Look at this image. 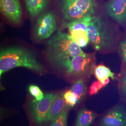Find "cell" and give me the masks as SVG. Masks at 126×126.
Segmentation results:
<instances>
[{
    "label": "cell",
    "mask_w": 126,
    "mask_h": 126,
    "mask_svg": "<svg viewBox=\"0 0 126 126\" xmlns=\"http://www.w3.org/2000/svg\"><path fill=\"white\" fill-rule=\"evenodd\" d=\"M84 53L70 34L58 31L47 42L46 54L51 65L65 69L72 59Z\"/></svg>",
    "instance_id": "cell-1"
},
{
    "label": "cell",
    "mask_w": 126,
    "mask_h": 126,
    "mask_svg": "<svg viewBox=\"0 0 126 126\" xmlns=\"http://www.w3.org/2000/svg\"><path fill=\"white\" fill-rule=\"evenodd\" d=\"M19 67L26 68L39 74L43 73L45 70L35 55L27 48L13 46L0 50V76L5 72Z\"/></svg>",
    "instance_id": "cell-2"
},
{
    "label": "cell",
    "mask_w": 126,
    "mask_h": 126,
    "mask_svg": "<svg viewBox=\"0 0 126 126\" xmlns=\"http://www.w3.org/2000/svg\"><path fill=\"white\" fill-rule=\"evenodd\" d=\"M90 43L97 51L107 50L114 43L113 32L106 22L100 16H94L87 27Z\"/></svg>",
    "instance_id": "cell-3"
},
{
    "label": "cell",
    "mask_w": 126,
    "mask_h": 126,
    "mask_svg": "<svg viewBox=\"0 0 126 126\" xmlns=\"http://www.w3.org/2000/svg\"><path fill=\"white\" fill-rule=\"evenodd\" d=\"M96 60L94 53H83L72 59L65 69L68 77L76 81H85L94 73Z\"/></svg>",
    "instance_id": "cell-4"
},
{
    "label": "cell",
    "mask_w": 126,
    "mask_h": 126,
    "mask_svg": "<svg viewBox=\"0 0 126 126\" xmlns=\"http://www.w3.org/2000/svg\"><path fill=\"white\" fill-rule=\"evenodd\" d=\"M60 7L63 17L71 22L94 15L97 4L95 0H60Z\"/></svg>",
    "instance_id": "cell-5"
},
{
    "label": "cell",
    "mask_w": 126,
    "mask_h": 126,
    "mask_svg": "<svg viewBox=\"0 0 126 126\" xmlns=\"http://www.w3.org/2000/svg\"><path fill=\"white\" fill-rule=\"evenodd\" d=\"M94 15H88L65 24L70 35L81 48L85 47L90 43L87 32V27Z\"/></svg>",
    "instance_id": "cell-6"
},
{
    "label": "cell",
    "mask_w": 126,
    "mask_h": 126,
    "mask_svg": "<svg viewBox=\"0 0 126 126\" xmlns=\"http://www.w3.org/2000/svg\"><path fill=\"white\" fill-rule=\"evenodd\" d=\"M57 28L55 14L50 11L42 14L36 21L34 27V36L42 41L50 38Z\"/></svg>",
    "instance_id": "cell-7"
},
{
    "label": "cell",
    "mask_w": 126,
    "mask_h": 126,
    "mask_svg": "<svg viewBox=\"0 0 126 126\" xmlns=\"http://www.w3.org/2000/svg\"><path fill=\"white\" fill-rule=\"evenodd\" d=\"M96 126H126V106L117 104L104 113Z\"/></svg>",
    "instance_id": "cell-8"
},
{
    "label": "cell",
    "mask_w": 126,
    "mask_h": 126,
    "mask_svg": "<svg viewBox=\"0 0 126 126\" xmlns=\"http://www.w3.org/2000/svg\"><path fill=\"white\" fill-rule=\"evenodd\" d=\"M55 94H47L41 100L32 101L31 111L32 119L36 123L41 124L46 122L50 108Z\"/></svg>",
    "instance_id": "cell-9"
},
{
    "label": "cell",
    "mask_w": 126,
    "mask_h": 126,
    "mask_svg": "<svg viewBox=\"0 0 126 126\" xmlns=\"http://www.w3.org/2000/svg\"><path fill=\"white\" fill-rule=\"evenodd\" d=\"M1 14L10 22L14 24L21 22L22 10L20 0H0Z\"/></svg>",
    "instance_id": "cell-10"
},
{
    "label": "cell",
    "mask_w": 126,
    "mask_h": 126,
    "mask_svg": "<svg viewBox=\"0 0 126 126\" xmlns=\"http://www.w3.org/2000/svg\"><path fill=\"white\" fill-rule=\"evenodd\" d=\"M106 13L120 24L125 22L126 0H109L105 5Z\"/></svg>",
    "instance_id": "cell-11"
},
{
    "label": "cell",
    "mask_w": 126,
    "mask_h": 126,
    "mask_svg": "<svg viewBox=\"0 0 126 126\" xmlns=\"http://www.w3.org/2000/svg\"><path fill=\"white\" fill-rule=\"evenodd\" d=\"M69 106L63 98V93L55 94L51 104L46 122H53L54 120L64 111Z\"/></svg>",
    "instance_id": "cell-12"
},
{
    "label": "cell",
    "mask_w": 126,
    "mask_h": 126,
    "mask_svg": "<svg viewBox=\"0 0 126 126\" xmlns=\"http://www.w3.org/2000/svg\"><path fill=\"white\" fill-rule=\"evenodd\" d=\"M97 116V114L94 112L85 108H82L77 113L75 126H91Z\"/></svg>",
    "instance_id": "cell-13"
},
{
    "label": "cell",
    "mask_w": 126,
    "mask_h": 126,
    "mask_svg": "<svg viewBox=\"0 0 126 126\" xmlns=\"http://www.w3.org/2000/svg\"><path fill=\"white\" fill-rule=\"evenodd\" d=\"M27 9L32 18H35L48 7L50 0H25Z\"/></svg>",
    "instance_id": "cell-14"
},
{
    "label": "cell",
    "mask_w": 126,
    "mask_h": 126,
    "mask_svg": "<svg viewBox=\"0 0 126 126\" xmlns=\"http://www.w3.org/2000/svg\"><path fill=\"white\" fill-rule=\"evenodd\" d=\"M94 74L98 80L106 86L109 82V78L113 80L115 79V74L109 68L104 65H99L95 68Z\"/></svg>",
    "instance_id": "cell-15"
},
{
    "label": "cell",
    "mask_w": 126,
    "mask_h": 126,
    "mask_svg": "<svg viewBox=\"0 0 126 126\" xmlns=\"http://www.w3.org/2000/svg\"><path fill=\"white\" fill-rule=\"evenodd\" d=\"M70 90L76 96L78 104L80 103L85 99L87 93V87L85 81L82 80L75 81Z\"/></svg>",
    "instance_id": "cell-16"
},
{
    "label": "cell",
    "mask_w": 126,
    "mask_h": 126,
    "mask_svg": "<svg viewBox=\"0 0 126 126\" xmlns=\"http://www.w3.org/2000/svg\"><path fill=\"white\" fill-rule=\"evenodd\" d=\"M63 96L66 103L69 107H74L78 104V100L76 96L71 90L66 91L63 93Z\"/></svg>",
    "instance_id": "cell-17"
},
{
    "label": "cell",
    "mask_w": 126,
    "mask_h": 126,
    "mask_svg": "<svg viewBox=\"0 0 126 126\" xmlns=\"http://www.w3.org/2000/svg\"><path fill=\"white\" fill-rule=\"evenodd\" d=\"M68 113L67 108L52 122L50 126H66Z\"/></svg>",
    "instance_id": "cell-18"
},
{
    "label": "cell",
    "mask_w": 126,
    "mask_h": 126,
    "mask_svg": "<svg viewBox=\"0 0 126 126\" xmlns=\"http://www.w3.org/2000/svg\"><path fill=\"white\" fill-rule=\"evenodd\" d=\"M119 91L122 100L126 105V71L122 74L119 81Z\"/></svg>",
    "instance_id": "cell-19"
},
{
    "label": "cell",
    "mask_w": 126,
    "mask_h": 126,
    "mask_svg": "<svg viewBox=\"0 0 126 126\" xmlns=\"http://www.w3.org/2000/svg\"><path fill=\"white\" fill-rule=\"evenodd\" d=\"M28 90L29 93L33 96L36 100L39 101L43 99L45 96L44 93L37 86L32 85L29 86Z\"/></svg>",
    "instance_id": "cell-20"
},
{
    "label": "cell",
    "mask_w": 126,
    "mask_h": 126,
    "mask_svg": "<svg viewBox=\"0 0 126 126\" xmlns=\"http://www.w3.org/2000/svg\"><path fill=\"white\" fill-rule=\"evenodd\" d=\"M105 86H106V85L99 80L95 81L90 86L89 94L93 95L97 94L99 92V90H101Z\"/></svg>",
    "instance_id": "cell-21"
},
{
    "label": "cell",
    "mask_w": 126,
    "mask_h": 126,
    "mask_svg": "<svg viewBox=\"0 0 126 126\" xmlns=\"http://www.w3.org/2000/svg\"><path fill=\"white\" fill-rule=\"evenodd\" d=\"M119 48L123 59L126 63V39L120 43Z\"/></svg>",
    "instance_id": "cell-22"
},
{
    "label": "cell",
    "mask_w": 126,
    "mask_h": 126,
    "mask_svg": "<svg viewBox=\"0 0 126 126\" xmlns=\"http://www.w3.org/2000/svg\"><path fill=\"white\" fill-rule=\"evenodd\" d=\"M125 22H126V20H125Z\"/></svg>",
    "instance_id": "cell-23"
}]
</instances>
